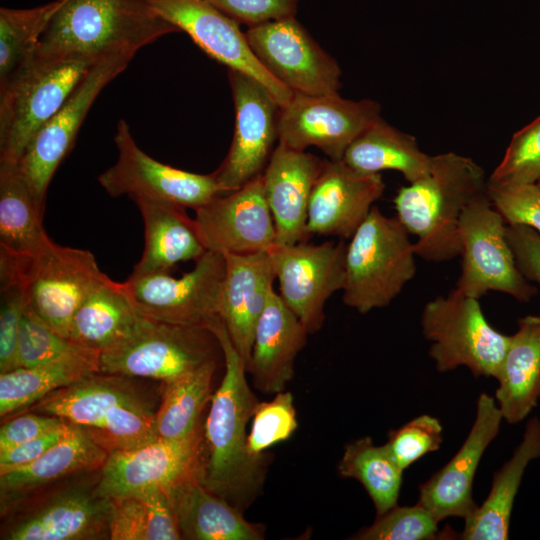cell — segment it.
I'll list each match as a JSON object with an SVG mask.
<instances>
[{
	"label": "cell",
	"instance_id": "cell-1",
	"mask_svg": "<svg viewBox=\"0 0 540 540\" xmlns=\"http://www.w3.org/2000/svg\"><path fill=\"white\" fill-rule=\"evenodd\" d=\"M205 327L218 342L225 372L203 425L201 482L242 512L260 492L266 473L264 455L253 456L247 449L246 428L260 401L247 382L246 365L220 317L214 316Z\"/></svg>",
	"mask_w": 540,
	"mask_h": 540
},
{
	"label": "cell",
	"instance_id": "cell-2",
	"mask_svg": "<svg viewBox=\"0 0 540 540\" xmlns=\"http://www.w3.org/2000/svg\"><path fill=\"white\" fill-rule=\"evenodd\" d=\"M487 187L483 168L455 152L433 155L424 176L400 187L393 199L396 217L417 238L416 256L434 263L460 256L461 216Z\"/></svg>",
	"mask_w": 540,
	"mask_h": 540
},
{
	"label": "cell",
	"instance_id": "cell-3",
	"mask_svg": "<svg viewBox=\"0 0 540 540\" xmlns=\"http://www.w3.org/2000/svg\"><path fill=\"white\" fill-rule=\"evenodd\" d=\"M176 32L146 0H61L35 54L92 59L116 52L136 54Z\"/></svg>",
	"mask_w": 540,
	"mask_h": 540
},
{
	"label": "cell",
	"instance_id": "cell-4",
	"mask_svg": "<svg viewBox=\"0 0 540 540\" xmlns=\"http://www.w3.org/2000/svg\"><path fill=\"white\" fill-rule=\"evenodd\" d=\"M99 60L34 53L0 84V160L19 161L32 137Z\"/></svg>",
	"mask_w": 540,
	"mask_h": 540
},
{
	"label": "cell",
	"instance_id": "cell-5",
	"mask_svg": "<svg viewBox=\"0 0 540 540\" xmlns=\"http://www.w3.org/2000/svg\"><path fill=\"white\" fill-rule=\"evenodd\" d=\"M375 205L346 247L344 304L361 314L388 306L416 274L414 243Z\"/></svg>",
	"mask_w": 540,
	"mask_h": 540
},
{
	"label": "cell",
	"instance_id": "cell-6",
	"mask_svg": "<svg viewBox=\"0 0 540 540\" xmlns=\"http://www.w3.org/2000/svg\"><path fill=\"white\" fill-rule=\"evenodd\" d=\"M107 277L84 249L54 243L35 257L0 251V286L20 285L28 305L66 338L77 309Z\"/></svg>",
	"mask_w": 540,
	"mask_h": 540
},
{
	"label": "cell",
	"instance_id": "cell-7",
	"mask_svg": "<svg viewBox=\"0 0 540 540\" xmlns=\"http://www.w3.org/2000/svg\"><path fill=\"white\" fill-rule=\"evenodd\" d=\"M423 336L439 372L467 367L475 377L496 378L510 335L486 320L479 299L454 288L428 301L421 313Z\"/></svg>",
	"mask_w": 540,
	"mask_h": 540
},
{
	"label": "cell",
	"instance_id": "cell-8",
	"mask_svg": "<svg viewBox=\"0 0 540 540\" xmlns=\"http://www.w3.org/2000/svg\"><path fill=\"white\" fill-rule=\"evenodd\" d=\"M506 225L487 193L465 208L459 224L461 273L455 287L460 292L480 299L498 291L519 302H528L537 293L517 267Z\"/></svg>",
	"mask_w": 540,
	"mask_h": 540
},
{
	"label": "cell",
	"instance_id": "cell-9",
	"mask_svg": "<svg viewBox=\"0 0 540 540\" xmlns=\"http://www.w3.org/2000/svg\"><path fill=\"white\" fill-rule=\"evenodd\" d=\"M134 56L132 52H116L97 61L25 148L18 166L43 213L50 181L73 147L92 104L101 91L126 69Z\"/></svg>",
	"mask_w": 540,
	"mask_h": 540
},
{
	"label": "cell",
	"instance_id": "cell-10",
	"mask_svg": "<svg viewBox=\"0 0 540 540\" xmlns=\"http://www.w3.org/2000/svg\"><path fill=\"white\" fill-rule=\"evenodd\" d=\"M114 142L117 160L98 177L99 184L112 197L146 198L195 210L223 194L213 173L184 171L146 154L124 119L117 123Z\"/></svg>",
	"mask_w": 540,
	"mask_h": 540
},
{
	"label": "cell",
	"instance_id": "cell-11",
	"mask_svg": "<svg viewBox=\"0 0 540 540\" xmlns=\"http://www.w3.org/2000/svg\"><path fill=\"white\" fill-rule=\"evenodd\" d=\"M225 275V256L206 250L181 277L168 272L130 275L123 282L148 319L169 324L204 326L218 315V300Z\"/></svg>",
	"mask_w": 540,
	"mask_h": 540
},
{
	"label": "cell",
	"instance_id": "cell-12",
	"mask_svg": "<svg viewBox=\"0 0 540 540\" xmlns=\"http://www.w3.org/2000/svg\"><path fill=\"white\" fill-rule=\"evenodd\" d=\"M235 127L228 153L212 172L223 194L237 190L262 175L278 142L281 106L257 79L228 69Z\"/></svg>",
	"mask_w": 540,
	"mask_h": 540
},
{
	"label": "cell",
	"instance_id": "cell-13",
	"mask_svg": "<svg viewBox=\"0 0 540 540\" xmlns=\"http://www.w3.org/2000/svg\"><path fill=\"white\" fill-rule=\"evenodd\" d=\"M215 336L204 326L150 321L125 345L99 356L101 373L164 383L214 359Z\"/></svg>",
	"mask_w": 540,
	"mask_h": 540
},
{
	"label": "cell",
	"instance_id": "cell-14",
	"mask_svg": "<svg viewBox=\"0 0 540 540\" xmlns=\"http://www.w3.org/2000/svg\"><path fill=\"white\" fill-rule=\"evenodd\" d=\"M245 37L262 66L293 93H338L340 66L295 16L249 27Z\"/></svg>",
	"mask_w": 540,
	"mask_h": 540
},
{
	"label": "cell",
	"instance_id": "cell-15",
	"mask_svg": "<svg viewBox=\"0 0 540 540\" xmlns=\"http://www.w3.org/2000/svg\"><path fill=\"white\" fill-rule=\"evenodd\" d=\"M380 116L381 107L374 100L293 93L280 110L278 143L300 151L315 146L330 160H341L355 138Z\"/></svg>",
	"mask_w": 540,
	"mask_h": 540
},
{
	"label": "cell",
	"instance_id": "cell-16",
	"mask_svg": "<svg viewBox=\"0 0 540 540\" xmlns=\"http://www.w3.org/2000/svg\"><path fill=\"white\" fill-rule=\"evenodd\" d=\"M346 247L343 240L320 244L307 240L269 250L278 294L309 334L322 328L327 300L344 287Z\"/></svg>",
	"mask_w": 540,
	"mask_h": 540
},
{
	"label": "cell",
	"instance_id": "cell-17",
	"mask_svg": "<svg viewBox=\"0 0 540 540\" xmlns=\"http://www.w3.org/2000/svg\"><path fill=\"white\" fill-rule=\"evenodd\" d=\"M204 460L202 426L184 439H157L135 449L110 452L100 468L96 490L109 499L149 489L169 491L189 478H201Z\"/></svg>",
	"mask_w": 540,
	"mask_h": 540
},
{
	"label": "cell",
	"instance_id": "cell-18",
	"mask_svg": "<svg viewBox=\"0 0 540 540\" xmlns=\"http://www.w3.org/2000/svg\"><path fill=\"white\" fill-rule=\"evenodd\" d=\"M150 6L179 32L187 33L209 57L228 69L244 72L261 82L281 107L293 92L275 79L251 51L239 24L218 10L208 0H146Z\"/></svg>",
	"mask_w": 540,
	"mask_h": 540
},
{
	"label": "cell",
	"instance_id": "cell-19",
	"mask_svg": "<svg viewBox=\"0 0 540 540\" xmlns=\"http://www.w3.org/2000/svg\"><path fill=\"white\" fill-rule=\"evenodd\" d=\"M194 211L195 227L206 250L252 254L275 246V225L262 175Z\"/></svg>",
	"mask_w": 540,
	"mask_h": 540
},
{
	"label": "cell",
	"instance_id": "cell-20",
	"mask_svg": "<svg viewBox=\"0 0 540 540\" xmlns=\"http://www.w3.org/2000/svg\"><path fill=\"white\" fill-rule=\"evenodd\" d=\"M503 420L492 396L481 393L472 427L457 453L419 486L417 503L438 522L449 518L467 519L477 508L473 500L474 476L480 460L499 433Z\"/></svg>",
	"mask_w": 540,
	"mask_h": 540
},
{
	"label": "cell",
	"instance_id": "cell-21",
	"mask_svg": "<svg viewBox=\"0 0 540 540\" xmlns=\"http://www.w3.org/2000/svg\"><path fill=\"white\" fill-rule=\"evenodd\" d=\"M384 190L380 173L366 174L342 160H325L309 200L308 236L350 239Z\"/></svg>",
	"mask_w": 540,
	"mask_h": 540
},
{
	"label": "cell",
	"instance_id": "cell-22",
	"mask_svg": "<svg viewBox=\"0 0 540 540\" xmlns=\"http://www.w3.org/2000/svg\"><path fill=\"white\" fill-rule=\"evenodd\" d=\"M218 316L242 357L249 365L254 331L274 289L276 274L269 251L225 254Z\"/></svg>",
	"mask_w": 540,
	"mask_h": 540
},
{
	"label": "cell",
	"instance_id": "cell-23",
	"mask_svg": "<svg viewBox=\"0 0 540 540\" xmlns=\"http://www.w3.org/2000/svg\"><path fill=\"white\" fill-rule=\"evenodd\" d=\"M325 164L317 156L277 143L262 174L276 231L277 246L307 241L310 196Z\"/></svg>",
	"mask_w": 540,
	"mask_h": 540
},
{
	"label": "cell",
	"instance_id": "cell-24",
	"mask_svg": "<svg viewBox=\"0 0 540 540\" xmlns=\"http://www.w3.org/2000/svg\"><path fill=\"white\" fill-rule=\"evenodd\" d=\"M111 499L96 486L63 491L9 528L8 540H83L109 538Z\"/></svg>",
	"mask_w": 540,
	"mask_h": 540
},
{
	"label": "cell",
	"instance_id": "cell-25",
	"mask_svg": "<svg viewBox=\"0 0 540 540\" xmlns=\"http://www.w3.org/2000/svg\"><path fill=\"white\" fill-rule=\"evenodd\" d=\"M308 331L273 289L253 338L247 372L264 394L285 390L294 377V363L306 343Z\"/></svg>",
	"mask_w": 540,
	"mask_h": 540
},
{
	"label": "cell",
	"instance_id": "cell-26",
	"mask_svg": "<svg viewBox=\"0 0 540 540\" xmlns=\"http://www.w3.org/2000/svg\"><path fill=\"white\" fill-rule=\"evenodd\" d=\"M150 321L138 310L124 283L107 277L77 309L68 338L100 356L128 343Z\"/></svg>",
	"mask_w": 540,
	"mask_h": 540
},
{
	"label": "cell",
	"instance_id": "cell-27",
	"mask_svg": "<svg viewBox=\"0 0 540 540\" xmlns=\"http://www.w3.org/2000/svg\"><path fill=\"white\" fill-rule=\"evenodd\" d=\"M107 457L108 452L81 426L71 423L64 438L39 458L23 467L0 473L2 511L56 480L101 468Z\"/></svg>",
	"mask_w": 540,
	"mask_h": 540
},
{
	"label": "cell",
	"instance_id": "cell-28",
	"mask_svg": "<svg viewBox=\"0 0 540 540\" xmlns=\"http://www.w3.org/2000/svg\"><path fill=\"white\" fill-rule=\"evenodd\" d=\"M133 201L144 222L145 244L132 275L168 272L178 263L197 260L206 251L194 219L184 207L146 198Z\"/></svg>",
	"mask_w": 540,
	"mask_h": 540
},
{
	"label": "cell",
	"instance_id": "cell-29",
	"mask_svg": "<svg viewBox=\"0 0 540 540\" xmlns=\"http://www.w3.org/2000/svg\"><path fill=\"white\" fill-rule=\"evenodd\" d=\"M182 539L260 540L264 529L247 521L242 512L208 490L199 476L169 491Z\"/></svg>",
	"mask_w": 540,
	"mask_h": 540
},
{
	"label": "cell",
	"instance_id": "cell-30",
	"mask_svg": "<svg viewBox=\"0 0 540 540\" xmlns=\"http://www.w3.org/2000/svg\"><path fill=\"white\" fill-rule=\"evenodd\" d=\"M495 400L510 424L524 420L540 398V316L518 319L496 378Z\"/></svg>",
	"mask_w": 540,
	"mask_h": 540
},
{
	"label": "cell",
	"instance_id": "cell-31",
	"mask_svg": "<svg viewBox=\"0 0 540 540\" xmlns=\"http://www.w3.org/2000/svg\"><path fill=\"white\" fill-rule=\"evenodd\" d=\"M537 458H540V419L533 417L526 424L522 441L511 458L494 473L487 498L465 519L460 539H508L511 513L522 477L528 464Z\"/></svg>",
	"mask_w": 540,
	"mask_h": 540
},
{
	"label": "cell",
	"instance_id": "cell-32",
	"mask_svg": "<svg viewBox=\"0 0 540 540\" xmlns=\"http://www.w3.org/2000/svg\"><path fill=\"white\" fill-rule=\"evenodd\" d=\"M130 378L93 373L45 396L31 406V411L57 416L84 428L95 427L116 406L148 403Z\"/></svg>",
	"mask_w": 540,
	"mask_h": 540
},
{
	"label": "cell",
	"instance_id": "cell-33",
	"mask_svg": "<svg viewBox=\"0 0 540 540\" xmlns=\"http://www.w3.org/2000/svg\"><path fill=\"white\" fill-rule=\"evenodd\" d=\"M43 217L18 162L0 160V251L35 257L49 250Z\"/></svg>",
	"mask_w": 540,
	"mask_h": 540
},
{
	"label": "cell",
	"instance_id": "cell-34",
	"mask_svg": "<svg viewBox=\"0 0 540 540\" xmlns=\"http://www.w3.org/2000/svg\"><path fill=\"white\" fill-rule=\"evenodd\" d=\"M100 372L99 354L79 347L51 362L0 375V416L30 408L50 393Z\"/></svg>",
	"mask_w": 540,
	"mask_h": 540
},
{
	"label": "cell",
	"instance_id": "cell-35",
	"mask_svg": "<svg viewBox=\"0 0 540 540\" xmlns=\"http://www.w3.org/2000/svg\"><path fill=\"white\" fill-rule=\"evenodd\" d=\"M431 158L420 149L414 136L380 116L355 138L341 160L366 174L394 170L411 183L427 173Z\"/></svg>",
	"mask_w": 540,
	"mask_h": 540
},
{
	"label": "cell",
	"instance_id": "cell-36",
	"mask_svg": "<svg viewBox=\"0 0 540 540\" xmlns=\"http://www.w3.org/2000/svg\"><path fill=\"white\" fill-rule=\"evenodd\" d=\"M216 368L211 359L175 380L164 383L155 429L158 439L180 440L192 436L203 425V410L211 400V383Z\"/></svg>",
	"mask_w": 540,
	"mask_h": 540
},
{
	"label": "cell",
	"instance_id": "cell-37",
	"mask_svg": "<svg viewBox=\"0 0 540 540\" xmlns=\"http://www.w3.org/2000/svg\"><path fill=\"white\" fill-rule=\"evenodd\" d=\"M340 476L359 481L370 496L377 515L398 505L403 470L386 445H375L369 436L348 443L338 463Z\"/></svg>",
	"mask_w": 540,
	"mask_h": 540
},
{
	"label": "cell",
	"instance_id": "cell-38",
	"mask_svg": "<svg viewBox=\"0 0 540 540\" xmlns=\"http://www.w3.org/2000/svg\"><path fill=\"white\" fill-rule=\"evenodd\" d=\"M61 0L28 9H0V84L34 55Z\"/></svg>",
	"mask_w": 540,
	"mask_h": 540
},
{
	"label": "cell",
	"instance_id": "cell-39",
	"mask_svg": "<svg viewBox=\"0 0 540 540\" xmlns=\"http://www.w3.org/2000/svg\"><path fill=\"white\" fill-rule=\"evenodd\" d=\"M82 428L108 454L135 449L158 439L155 413L149 403L116 406L97 426Z\"/></svg>",
	"mask_w": 540,
	"mask_h": 540
},
{
	"label": "cell",
	"instance_id": "cell-40",
	"mask_svg": "<svg viewBox=\"0 0 540 540\" xmlns=\"http://www.w3.org/2000/svg\"><path fill=\"white\" fill-rule=\"evenodd\" d=\"M494 185L540 183V116L517 131L488 178Z\"/></svg>",
	"mask_w": 540,
	"mask_h": 540
},
{
	"label": "cell",
	"instance_id": "cell-41",
	"mask_svg": "<svg viewBox=\"0 0 540 540\" xmlns=\"http://www.w3.org/2000/svg\"><path fill=\"white\" fill-rule=\"evenodd\" d=\"M438 521L421 505H396L351 537L357 540H430L440 538Z\"/></svg>",
	"mask_w": 540,
	"mask_h": 540
},
{
	"label": "cell",
	"instance_id": "cell-42",
	"mask_svg": "<svg viewBox=\"0 0 540 540\" xmlns=\"http://www.w3.org/2000/svg\"><path fill=\"white\" fill-rule=\"evenodd\" d=\"M298 426L294 399L281 391L268 402H259L252 417L247 449L253 456H262L276 443L287 440Z\"/></svg>",
	"mask_w": 540,
	"mask_h": 540
},
{
	"label": "cell",
	"instance_id": "cell-43",
	"mask_svg": "<svg viewBox=\"0 0 540 540\" xmlns=\"http://www.w3.org/2000/svg\"><path fill=\"white\" fill-rule=\"evenodd\" d=\"M78 348V345L56 332L26 304L18 339V368L45 364Z\"/></svg>",
	"mask_w": 540,
	"mask_h": 540
},
{
	"label": "cell",
	"instance_id": "cell-44",
	"mask_svg": "<svg viewBox=\"0 0 540 540\" xmlns=\"http://www.w3.org/2000/svg\"><path fill=\"white\" fill-rule=\"evenodd\" d=\"M442 432V424L436 417L423 414L391 430L385 445L396 464L404 471L421 457L440 449Z\"/></svg>",
	"mask_w": 540,
	"mask_h": 540
},
{
	"label": "cell",
	"instance_id": "cell-45",
	"mask_svg": "<svg viewBox=\"0 0 540 540\" xmlns=\"http://www.w3.org/2000/svg\"><path fill=\"white\" fill-rule=\"evenodd\" d=\"M487 194L507 224L524 225L540 234V184L488 183Z\"/></svg>",
	"mask_w": 540,
	"mask_h": 540
},
{
	"label": "cell",
	"instance_id": "cell-46",
	"mask_svg": "<svg viewBox=\"0 0 540 540\" xmlns=\"http://www.w3.org/2000/svg\"><path fill=\"white\" fill-rule=\"evenodd\" d=\"M0 373L18 368L17 347L24 309L27 304L18 284L0 286Z\"/></svg>",
	"mask_w": 540,
	"mask_h": 540
},
{
	"label": "cell",
	"instance_id": "cell-47",
	"mask_svg": "<svg viewBox=\"0 0 540 540\" xmlns=\"http://www.w3.org/2000/svg\"><path fill=\"white\" fill-rule=\"evenodd\" d=\"M238 24L253 27L269 21L294 17L298 0H208Z\"/></svg>",
	"mask_w": 540,
	"mask_h": 540
},
{
	"label": "cell",
	"instance_id": "cell-48",
	"mask_svg": "<svg viewBox=\"0 0 540 540\" xmlns=\"http://www.w3.org/2000/svg\"><path fill=\"white\" fill-rule=\"evenodd\" d=\"M109 523L111 540H147L149 512L145 501L130 495L111 499Z\"/></svg>",
	"mask_w": 540,
	"mask_h": 540
},
{
	"label": "cell",
	"instance_id": "cell-49",
	"mask_svg": "<svg viewBox=\"0 0 540 540\" xmlns=\"http://www.w3.org/2000/svg\"><path fill=\"white\" fill-rule=\"evenodd\" d=\"M506 238L521 274L540 286V234L524 225L507 224Z\"/></svg>",
	"mask_w": 540,
	"mask_h": 540
},
{
	"label": "cell",
	"instance_id": "cell-50",
	"mask_svg": "<svg viewBox=\"0 0 540 540\" xmlns=\"http://www.w3.org/2000/svg\"><path fill=\"white\" fill-rule=\"evenodd\" d=\"M134 495L141 497L148 507L147 540L182 539L168 491L149 489Z\"/></svg>",
	"mask_w": 540,
	"mask_h": 540
},
{
	"label": "cell",
	"instance_id": "cell-51",
	"mask_svg": "<svg viewBox=\"0 0 540 540\" xmlns=\"http://www.w3.org/2000/svg\"><path fill=\"white\" fill-rule=\"evenodd\" d=\"M66 422L63 418L37 412L11 418L1 426L0 451L39 437Z\"/></svg>",
	"mask_w": 540,
	"mask_h": 540
},
{
	"label": "cell",
	"instance_id": "cell-52",
	"mask_svg": "<svg viewBox=\"0 0 540 540\" xmlns=\"http://www.w3.org/2000/svg\"><path fill=\"white\" fill-rule=\"evenodd\" d=\"M71 423L66 422L58 428L39 437L0 451V473L23 467L60 442L70 430Z\"/></svg>",
	"mask_w": 540,
	"mask_h": 540
},
{
	"label": "cell",
	"instance_id": "cell-53",
	"mask_svg": "<svg viewBox=\"0 0 540 540\" xmlns=\"http://www.w3.org/2000/svg\"><path fill=\"white\" fill-rule=\"evenodd\" d=\"M538 184H540V183H538Z\"/></svg>",
	"mask_w": 540,
	"mask_h": 540
}]
</instances>
